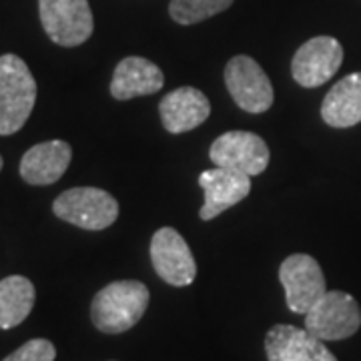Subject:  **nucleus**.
Segmentation results:
<instances>
[{
  "instance_id": "nucleus-6",
  "label": "nucleus",
  "mask_w": 361,
  "mask_h": 361,
  "mask_svg": "<svg viewBox=\"0 0 361 361\" xmlns=\"http://www.w3.org/2000/svg\"><path fill=\"white\" fill-rule=\"evenodd\" d=\"M225 85L239 109L261 115L273 104V87L255 59L239 54L225 66Z\"/></svg>"
},
{
  "instance_id": "nucleus-16",
  "label": "nucleus",
  "mask_w": 361,
  "mask_h": 361,
  "mask_svg": "<svg viewBox=\"0 0 361 361\" xmlns=\"http://www.w3.org/2000/svg\"><path fill=\"white\" fill-rule=\"evenodd\" d=\"M322 116L336 129H348L361 123V73H351L331 87L323 99Z\"/></svg>"
},
{
  "instance_id": "nucleus-1",
  "label": "nucleus",
  "mask_w": 361,
  "mask_h": 361,
  "mask_svg": "<svg viewBox=\"0 0 361 361\" xmlns=\"http://www.w3.org/2000/svg\"><path fill=\"white\" fill-rule=\"evenodd\" d=\"M149 289L147 285L135 279L113 281L103 287L90 305L92 325L109 336L129 331L141 322L149 307Z\"/></svg>"
},
{
  "instance_id": "nucleus-13",
  "label": "nucleus",
  "mask_w": 361,
  "mask_h": 361,
  "mask_svg": "<svg viewBox=\"0 0 361 361\" xmlns=\"http://www.w3.org/2000/svg\"><path fill=\"white\" fill-rule=\"evenodd\" d=\"M159 113L163 127L173 135H180L205 123L211 115V103L205 92L199 89L180 87L163 97V101L159 103Z\"/></svg>"
},
{
  "instance_id": "nucleus-7",
  "label": "nucleus",
  "mask_w": 361,
  "mask_h": 361,
  "mask_svg": "<svg viewBox=\"0 0 361 361\" xmlns=\"http://www.w3.org/2000/svg\"><path fill=\"white\" fill-rule=\"evenodd\" d=\"M209 157L217 167L233 169L255 177L269 165V147L255 133L229 130L213 141Z\"/></svg>"
},
{
  "instance_id": "nucleus-8",
  "label": "nucleus",
  "mask_w": 361,
  "mask_h": 361,
  "mask_svg": "<svg viewBox=\"0 0 361 361\" xmlns=\"http://www.w3.org/2000/svg\"><path fill=\"white\" fill-rule=\"evenodd\" d=\"M279 281L285 289L287 307L297 315H305L327 291L319 263L305 253H295L285 259L279 267Z\"/></svg>"
},
{
  "instance_id": "nucleus-18",
  "label": "nucleus",
  "mask_w": 361,
  "mask_h": 361,
  "mask_svg": "<svg viewBox=\"0 0 361 361\" xmlns=\"http://www.w3.org/2000/svg\"><path fill=\"white\" fill-rule=\"evenodd\" d=\"M233 0H171L169 14L179 25H197L227 11Z\"/></svg>"
},
{
  "instance_id": "nucleus-19",
  "label": "nucleus",
  "mask_w": 361,
  "mask_h": 361,
  "mask_svg": "<svg viewBox=\"0 0 361 361\" xmlns=\"http://www.w3.org/2000/svg\"><path fill=\"white\" fill-rule=\"evenodd\" d=\"M56 349L49 339H30L2 361H54Z\"/></svg>"
},
{
  "instance_id": "nucleus-14",
  "label": "nucleus",
  "mask_w": 361,
  "mask_h": 361,
  "mask_svg": "<svg viewBox=\"0 0 361 361\" xmlns=\"http://www.w3.org/2000/svg\"><path fill=\"white\" fill-rule=\"evenodd\" d=\"M73 149L65 141H47L30 147L20 159V177L28 185H52L66 173Z\"/></svg>"
},
{
  "instance_id": "nucleus-2",
  "label": "nucleus",
  "mask_w": 361,
  "mask_h": 361,
  "mask_svg": "<svg viewBox=\"0 0 361 361\" xmlns=\"http://www.w3.org/2000/svg\"><path fill=\"white\" fill-rule=\"evenodd\" d=\"M37 103V82L26 63L16 54L0 56V135L25 127Z\"/></svg>"
},
{
  "instance_id": "nucleus-9",
  "label": "nucleus",
  "mask_w": 361,
  "mask_h": 361,
  "mask_svg": "<svg viewBox=\"0 0 361 361\" xmlns=\"http://www.w3.org/2000/svg\"><path fill=\"white\" fill-rule=\"evenodd\" d=\"M343 63V47L334 37H313L297 49L291 61V75L297 85L315 89L325 85Z\"/></svg>"
},
{
  "instance_id": "nucleus-20",
  "label": "nucleus",
  "mask_w": 361,
  "mask_h": 361,
  "mask_svg": "<svg viewBox=\"0 0 361 361\" xmlns=\"http://www.w3.org/2000/svg\"><path fill=\"white\" fill-rule=\"evenodd\" d=\"M2 165H4V163H2V157H0V171H2Z\"/></svg>"
},
{
  "instance_id": "nucleus-4",
  "label": "nucleus",
  "mask_w": 361,
  "mask_h": 361,
  "mask_svg": "<svg viewBox=\"0 0 361 361\" xmlns=\"http://www.w3.org/2000/svg\"><path fill=\"white\" fill-rule=\"evenodd\" d=\"M361 327V310L345 291H325L305 313V329L322 341H341Z\"/></svg>"
},
{
  "instance_id": "nucleus-15",
  "label": "nucleus",
  "mask_w": 361,
  "mask_h": 361,
  "mask_svg": "<svg viewBox=\"0 0 361 361\" xmlns=\"http://www.w3.org/2000/svg\"><path fill=\"white\" fill-rule=\"evenodd\" d=\"M163 85L165 75L155 63L142 56H127L116 65L111 94L116 101H129L135 97L155 94L157 90L163 89Z\"/></svg>"
},
{
  "instance_id": "nucleus-5",
  "label": "nucleus",
  "mask_w": 361,
  "mask_h": 361,
  "mask_svg": "<svg viewBox=\"0 0 361 361\" xmlns=\"http://www.w3.org/2000/svg\"><path fill=\"white\" fill-rule=\"evenodd\" d=\"M39 13L44 32L61 47H78L92 35L89 0H39Z\"/></svg>"
},
{
  "instance_id": "nucleus-11",
  "label": "nucleus",
  "mask_w": 361,
  "mask_h": 361,
  "mask_svg": "<svg viewBox=\"0 0 361 361\" xmlns=\"http://www.w3.org/2000/svg\"><path fill=\"white\" fill-rule=\"evenodd\" d=\"M269 361H337L325 341L295 325H273L265 336Z\"/></svg>"
},
{
  "instance_id": "nucleus-12",
  "label": "nucleus",
  "mask_w": 361,
  "mask_h": 361,
  "mask_svg": "<svg viewBox=\"0 0 361 361\" xmlns=\"http://www.w3.org/2000/svg\"><path fill=\"white\" fill-rule=\"evenodd\" d=\"M199 185L205 193L199 215L203 221H211L245 199L251 191V177L233 169L215 167L199 175Z\"/></svg>"
},
{
  "instance_id": "nucleus-17",
  "label": "nucleus",
  "mask_w": 361,
  "mask_h": 361,
  "mask_svg": "<svg viewBox=\"0 0 361 361\" xmlns=\"http://www.w3.org/2000/svg\"><path fill=\"white\" fill-rule=\"evenodd\" d=\"M37 291L30 279L11 275L0 281V329H13L25 322L35 307Z\"/></svg>"
},
{
  "instance_id": "nucleus-3",
  "label": "nucleus",
  "mask_w": 361,
  "mask_h": 361,
  "mask_svg": "<svg viewBox=\"0 0 361 361\" xmlns=\"http://www.w3.org/2000/svg\"><path fill=\"white\" fill-rule=\"evenodd\" d=\"M52 213L61 221L87 231H103L118 217V203L111 193L97 187H75L61 193L52 203Z\"/></svg>"
},
{
  "instance_id": "nucleus-10",
  "label": "nucleus",
  "mask_w": 361,
  "mask_h": 361,
  "mask_svg": "<svg viewBox=\"0 0 361 361\" xmlns=\"http://www.w3.org/2000/svg\"><path fill=\"white\" fill-rule=\"evenodd\" d=\"M151 261L157 275L175 287H187L197 277L193 253L179 231L163 227L151 239Z\"/></svg>"
}]
</instances>
